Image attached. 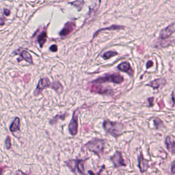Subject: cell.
Listing matches in <instances>:
<instances>
[{
    "mask_svg": "<svg viewBox=\"0 0 175 175\" xmlns=\"http://www.w3.org/2000/svg\"><path fill=\"white\" fill-rule=\"evenodd\" d=\"M5 143V147L6 148V149L9 150V149L11 148V143L10 137H9V136H7V138L6 139Z\"/></svg>",
    "mask_w": 175,
    "mask_h": 175,
    "instance_id": "d4e9b609",
    "label": "cell"
},
{
    "mask_svg": "<svg viewBox=\"0 0 175 175\" xmlns=\"http://www.w3.org/2000/svg\"><path fill=\"white\" fill-rule=\"evenodd\" d=\"M138 166L141 173H144L148 171V169L150 168L149 161L147 159L144 158L142 152H140V155L138 156Z\"/></svg>",
    "mask_w": 175,
    "mask_h": 175,
    "instance_id": "ba28073f",
    "label": "cell"
},
{
    "mask_svg": "<svg viewBox=\"0 0 175 175\" xmlns=\"http://www.w3.org/2000/svg\"><path fill=\"white\" fill-rule=\"evenodd\" d=\"M124 81V78L119 73H107L103 76L99 77L91 81L93 84H103L105 83H113L114 84H121Z\"/></svg>",
    "mask_w": 175,
    "mask_h": 175,
    "instance_id": "3957f363",
    "label": "cell"
},
{
    "mask_svg": "<svg viewBox=\"0 0 175 175\" xmlns=\"http://www.w3.org/2000/svg\"><path fill=\"white\" fill-rule=\"evenodd\" d=\"M153 125L154 127L156 130L160 129L161 128H163L164 126V124L162 121L160 119L158 118L157 117H156L153 119Z\"/></svg>",
    "mask_w": 175,
    "mask_h": 175,
    "instance_id": "44dd1931",
    "label": "cell"
},
{
    "mask_svg": "<svg viewBox=\"0 0 175 175\" xmlns=\"http://www.w3.org/2000/svg\"><path fill=\"white\" fill-rule=\"evenodd\" d=\"M175 32V24L174 23L171 24L167 27L162 29L160 33V38L161 39H166L170 38Z\"/></svg>",
    "mask_w": 175,
    "mask_h": 175,
    "instance_id": "9c48e42d",
    "label": "cell"
},
{
    "mask_svg": "<svg viewBox=\"0 0 175 175\" xmlns=\"http://www.w3.org/2000/svg\"><path fill=\"white\" fill-rule=\"evenodd\" d=\"M124 27L120 26H116L113 25L111 26L110 27L105 28H103V29H100L99 31H97L96 33V34L94 35V38L96 37V36H97L98 34V33L99 31H103V30H117V29H121L123 28Z\"/></svg>",
    "mask_w": 175,
    "mask_h": 175,
    "instance_id": "603a6c76",
    "label": "cell"
},
{
    "mask_svg": "<svg viewBox=\"0 0 175 175\" xmlns=\"http://www.w3.org/2000/svg\"><path fill=\"white\" fill-rule=\"evenodd\" d=\"M88 173L89 174H90V175H94L95 174L94 173H93V171H88Z\"/></svg>",
    "mask_w": 175,
    "mask_h": 175,
    "instance_id": "8d00e7d4",
    "label": "cell"
},
{
    "mask_svg": "<svg viewBox=\"0 0 175 175\" xmlns=\"http://www.w3.org/2000/svg\"><path fill=\"white\" fill-rule=\"evenodd\" d=\"M49 49L53 52H56L58 50V47L56 45H53L51 47L49 48Z\"/></svg>",
    "mask_w": 175,
    "mask_h": 175,
    "instance_id": "4dcf8cb0",
    "label": "cell"
},
{
    "mask_svg": "<svg viewBox=\"0 0 175 175\" xmlns=\"http://www.w3.org/2000/svg\"><path fill=\"white\" fill-rule=\"evenodd\" d=\"M21 56L28 63L33 64V58L30 54L26 50H22L21 53Z\"/></svg>",
    "mask_w": 175,
    "mask_h": 175,
    "instance_id": "ac0fdd59",
    "label": "cell"
},
{
    "mask_svg": "<svg viewBox=\"0 0 175 175\" xmlns=\"http://www.w3.org/2000/svg\"><path fill=\"white\" fill-rule=\"evenodd\" d=\"M66 117V113H64L63 115H57L53 117V119H52L51 120L49 121V123L51 125H54V124H56L59 120H64L65 119Z\"/></svg>",
    "mask_w": 175,
    "mask_h": 175,
    "instance_id": "ffe728a7",
    "label": "cell"
},
{
    "mask_svg": "<svg viewBox=\"0 0 175 175\" xmlns=\"http://www.w3.org/2000/svg\"><path fill=\"white\" fill-rule=\"evenodd\" d=\"M5 168H6V166H1L0 168V175H1L3 174V172L4 171V170L5 169Z\"/></svg>",
    "mask_w": 175,
    "mask_h": 175,
    "instance_id": "836d02e7",
    "label": "cell"
},
{
    "mask_svg": "<svg viewBox=\"0 0 175 175\" xmlns=\"http://www.w3.org/2000/svg\"><path fill=\"white\" fill-rule=\"evenodd\" d=\"M118 53H117V52L113 51H108L106 52L105 53H104V55H103V58L104 59V60H107L110 59L112 57H115L116 56H117Z\"/></svg>",
    "mask_w": 175,
    "mask_h": 175,
    "instance_id": "7402d4cb",
    "label": "cell"
},
{
    "mask_svg": "<svg viewBox=\"0 0 175 175\" xmlns=\"http://www.w3.org/2000/svg\"><path fill=\"white\" fill-rule=\"evenodd\" d=\"M106 140L103 139L95 138L85 144V147L89 151L93 152L99 158L104 153Z\"/></svg>",
    "mask_w": 175,
    "mask_h": 175,
    "instance_id": "7a4b0ae2",
    "label": "cell"
},
{
    "mask_svg": "<svg viewBox=\"0 0 175 175\" xmlns=\"http://www.w3.org/2000/svg\"><path fill=\"white\" fill-rule=\"evenodd\" d=\"M76 27V24L73 22H68L65 24L64 27L60 33L61 37H66L73 31Z\"/></svg>",
    "mask_w": 175,
    "mask_h": 175,
    "instance_id": "4fadbf2b",
    "label": "cell"
},
{
    "mask_svg": "<svg viewBox=\"0 0 175 175\" xmlns=\"http://www.w3.org/2000/svg\"><path fill=\"white\" fill-rule=\"evenodd\" d=\"M23 81H24V83L25 84H27L28 83H29L31 79V74L30 73H27L26 74L24 77H23Z\"/></svg>",
    "mask_w": 175,
    "mask_h": 175,
    "instance_id": "484cf974",
    "label": "cell"
},
{
    "mask_svg": "<svg viewBox=\"0 0 175 175\" xmlns=\"http://www.w3.org/2000/svg\"><path fill=\"white\" fill-rule=\"evenodd\" d=\"M166 84V80L164 78H158L155 79L146 84V86L153 88V90H159L160 88H162Z\"/></svg>",
    "mask_w": 175,
    "mask_h": 175,
    "instance_id": "8fae6325",
    "label": "cell"
},
{
    "mask_svg": "<svg viewBox=\"0 0 175 175\" xmlns=\"http://www.w3.org/2000/svg\"><path fill=\"white\" fill-rule=\"evenodd\" d=\"M50 85H51V83L50 82L49 79L48 78L41 79L39 81L37 88L33 92L34 96H38L42 93L43 90L47 88H50Z\"/></svg>",
    "mask_w": 175,
    "mask_h": 175,
    "instance_id": "8992f818",
    "label": "cell"
},
{
    "mask_svg": "<svg viewBox=\"0 0 175 175\" xmlns=\"http://www.w3.org/2000/svg\"><path fill=\"white\" fill-rule=\"evenodd\" d=\"M153 63L152 61H148L147 63H146V68L148 69L150 68L152 66H153Z\"/></svg>",
    "mask_w": 175,
    "mask_h": 175,
    "instance_id": "f546056e",
    "label": "cell"
},
{
    "mask_svg": "<svg viewBox=\"0 0 175 175\" xmlns=\"http://www.w3.org/2000/svg\"><path fill=\"white\" fill-rule=\"evenodd\" d=\"M118 69L120 71L126 73L131 77H133V70L131 68L130 63L128 62H122L117 66Z\"/></svg>",
    "mask_w": 175,
    "mask_h": 175,
    "instance_id": "7c38bea8",
    "label": "cell"
},
{
    "mask_svg": "<svg viewBox=\"0 0 175 175\" xmlns=\"http://www.w3.org/2000/svg\"><path fill=\"white\" fill-rule=\"evenodd\" d=\"M158 105L160 108V110H162L165 107V104H164V101L163 100H161L159 102H158Z\"/></svg>",
    "mask_w": 175,
    "mask_h": 175,
    "instance_id": "83f0119b",
    "label": "cell"
},
{
    "mask_svg": "<svg viewBox=\"0 0 175 175\" xmlns=\"http://www.w3.org/2000/svg\"><path fill=\"white\" fill-rule=\"evenodd\" d=\"M81 110V108H78L73 111L72 118L68 125V131L69 133L73 136H75L78 133L79 116Z\"/></svg>",
    "mask_w": 175,
    "mask_h": 175,
    "instance_id": "277c9868",
    "label": "cell"
},
{
    "mask_svg": "<svg viewBox=\"0 0 175 175\" xmlns=\"http://www.w3.org/2000/svg\"><path fill=\"white\" fill-rule=\"evenodd\" d=\"M110 160L113 163L115 168H121L123 166H126V163H125V161L122 156L121 151H117L113 156L110 157Z\"/></svg>",
    "mask_w": 175,
    "mask_h": 175,
    "instance_id": "5b68a950",
    "label": "cell"
},
{
    "mask_svg": "<svg viewBox=\"0 0 175 175\" xmlns=\"http://www.w3.org/2000/svg\"><path fill=\"white\" fill-rule=\"evenodd\" d=\"M4 13L6 16H8L10 15V11L7 9H4Z\"/></svg>",
    "mask_w": 175,
    "mask_h": 175,
    "instance_id": "d6a6232c",
    "label": "cell"
},
{
    "mask_svg": "<svg viewBox=\"0 0 175 175\" xmlns=\"http://www.w3.org/2000/svg\"><path fill=\"white\" fill-rule=\"evenodd\" d=\"M103 128L106 133L115 138L122 135L124 126L121 122L112 121L110 120H104L103 122Z\"/></svg>",
    "mask_w": 175,
    "mask_h": 175,
    "instance_id": "6da1fadb",
    "label": "cell"
},
{
    "mask_svg": "<svg viewBox=\"0 0 175 175\" xmlns=\"http://www.w3.org/2000/svg\"><path fill=\"white\" fill-rule=\"evenodd\" d=\"M90 91L93 93H98L100 95H113V91L112 89L104 88V86L99 84H94L91 86Z\"/></svg>",
    "mask_w": 175,
    "mask_h": 175,
    "instance_id": "52a82bcc",
    "label": "cell"
},
{
    "mask_svg": "<svg viewBox=\"0 0 175 175\" xmlns=\"http://www.w3.org/2000/svg\"><path fill=\"white\" fill-rule=\"evenodd\" d=\"M164 143L168 151L174 155L175 153V137L172 135H168L165 139Z\"/></svg>",
    "mask_w": 175,
    "mask_h": 175,
    "instance_id": "30bf717a",
    "label": "cell"
},
{
    "mask_svg": "<svg viewBox=\"0 0 175 175\" xmlns=\"http://www.w3.org/2000/svg\"><path fill=\"white\" fill-rule=\"evenodd\" d=\"M104 168H105V165H103L102 167H101V170L99 171L98 173H97V174H98V175H100V174H101V173L102 171H102L104 170Z\"/></svg>",
    "mask_w": 175,
    "mask_h": 175,
    "instance_id": "e575fe53",
    "label": "cell"
},
{
    "mask_svg": "<svg viewBox=\"0 0 175 175\" xmlns=\"http://www.w3.org/2000/svg\"><path fill=\"white\" fill-rule=\"evenodd\" d=\"M175 161H174L172 163L171 166V173L172 175H175Z\"/></svg>",
    "mask_w": 175,
    "mask_h": 175,
    "instance_id": "f1b7e54d",
    "label": "cell"
},
{
    "mask_svg": "<svg viewBox=\"0 0 175 175\" xmlns=\"http://www.w3.org/2000/svg\"><path fill=\"white\" fill-rule=\"evenodd\" d=\"M20 119L18 117H16L10 126V131L13 133L16 131H20Z\"/></svg>",
    "mask_w": 175,
    "mask_h": 175,
    "instance_id": "9a60e30c",
    "label": "cell"
},
{
    "mask_svg": "<svg viewBox=\"0 0 175 175\" xmlns=\"http://www.w3.org/2000/svg\"><path fill=\"white\" fill-rule=\"evenodd\" d=\"M88 158L86 160L83 159H78V162L77 164V173L80 175L85 174V167H84V162L86 160H88Z\"/></svg>",
    "mask_w": 175,
    "mask_h": 175,
    "instance_id": "e0dca14e",
    "label": "cell"
},
{
    "mask_svg": "<svg viewBox=\"0 0 175 175\" xmlns=\"http://www.w3.org/2000/svg\"><path fill=\"white\" fill-rule=\"evenodd\" d=\"M154 97H151L148 99V106L149 107H153V101H154Z\"/></svg>",
    "mask_w": 175,
    "mask_h": 175,
    "instance_id": "4316f807",
    "label": "cell"
},
{
    "mask_svg": "<svg viewBox=\"0 0 175 175\" xmlns=\"http://www.w3.org/2000/svg\"><path fill=\"white\" fill-rule=\"evenodd\" d=\"M50 88L55 90L59 94H61L63 91V86L59 81H55L51 83Z\"/></svg>",
    "mask_w": 175,
    "mask_h": 175,
    "instance_id": "2e32d148",
    "label": "cell"
},
{
    "mask_svg": "<svg viewBox=\"0 0 175 175\" xmlns=\"http://www.w3.org/2000/svg\"><path fill=\"white\" fill-rule=\"evenodd\" d=\"M171 99H172V101H173V108L174 107L175 105V97H174V90H173V91L171 93Z\"/></svg>",
    "mask_w": 175,
    "mask_h": 175,
    "instance_id": "1f68e13d",
    "label": "cell"
},
{
    "mask_svg": "<svg viewBox=\"0 0 175 175\" xmlns=\"http://www.w3.org/2000/svg\"><path fill=\"white\" fill-rule=\"evenodd\" d=\"M78 162V159H70L66 161L65 164L69 170L73 173L77 174V164Z\"/></svg>",
    "mask_w": 175,
    "mask_h": 175,
    "instance_id": "5bb4252c",
    "label": "cell"
},
{
    "mask_svg": "<svg viewBox=\"0 0 175 175\" xmlns=\"http://www.w3.org/2000/svg\"><path fill=\"white\" fill-rule=\"evenodd\" d=\"M46 39H47V33L45 31H43L39 36L38 37V42L40 46L41 47H43L44 43L46 41Z\"/></svg>",
    "mask_w": 175,
    "mask_h": 175,
    "instance_id": "d6986e66",
    "label": "cell"
},
{
    "mask_svg": "<svg viewBox=\"0 0 175 175\" xmlns=\"http://www.w3.org/2000/svg\"><path fill=\"white\" fill-rule=\"evenodd\" d=\"M84 2L83 0H77L75 2H72L71 4L75 6L78 9L79 11H80L82 9L83 6L84 5Z\"/></svg>",
    "mask_w": 175,
    "mask_h": 175,
    "instance_id": "cb8c5ba5",
    "label": "cell"
},
{
    "mask_svg": "<svg viewBox=\"0 0 175 175\" xmlns=\"http://www.w3.org/2000/svg\"><path fill=\"white\" fill-rule=\"evenodd\" d=\"M5 24L4 20L2 18H0V25H3Z\"/></svg>",
    "mask_w": 175,
    "mask_h": 175,
    "instance_id": "d590c367",
    "label": "cell"
}]
</instances>
